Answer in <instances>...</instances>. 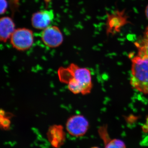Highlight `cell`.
<instances>
[{
  "label": "cell",
  "instance_id": "6da1fadb",
  "mask_svg": "<svg viewBox=\"0 0 148 148\" xmlns=\"http://www.w3.org/2000/svg\"><path fill=\"white\" fill-rule=\"evenodd\" d=\"M59 81L68 85L69 90L75 94L87 95L92 87L90 70L72 63L67 67H61L57 72Z\"/></svg>",
  "mask_w": 148,
  "mask_h": 148
},
{
  "label": "cell",
  "instance_id": "7a4b0ae2",
  "mask_svg": "<svg viewBox=\"0 0 148 148\" xmlns=\"http://www.w3.org/2000/svg\"><path fill=\"white\" fill-rule=\"evenodd\" d=\"M130 83L133 88L148 95V57L138 55L132 58Z\"/></svg>",
  "mask_w": 148,
  "mask_h": 148
},
{
  "label": "cell",
  "instance_id": "3957f363",
  "mask_svg": "<svg viewBox=\"0 0 148 148\" xmlns=\"http://www.w3.org/2000/svg\"><path fill=\"white\" fill-rule=\"evenodd\" d=\"M12 45L16 50L24 51L31 48L34 42L33 32L27 28L15 29L10 38Z\"/></svg>",
  "mask_w": 148,
  "mask_h": 148
},
{
  "label": "cell",
  "instance_id": "277c9868",
  "mask_svg": "<svg viewBox=\"0 0 148 148\" xmlns=\"http://www.w3.org/2000/svg\"><path fill=\"white\" fill-rule=\"evenodd\" d=\"M66 129L70 135L81 137L87 132L89 128L88 121L82 115L72 116L66 121Z\"/></svg>",
  "mask_w": 148,
  "mask_h": 148
},
{
  "label": "cell",
  "instance_id": "5b68a950",
  "mask_svg": "<svg viewBox=\"0 0 148 148\" xmlns=\"http://www.w3.org/2000/svg\"><path fill=\"white\" fill-rule=\"evenodd\" d=\"M41 38L43 43L48 47L56 48L64 41V36L60 29L56 26H49L42 30Z\"/></svg>",
  "mask_w": 148,
  "mask_h": 148
},
{
  "label": "cell",
  "instance_id": "8992f818",
  "mask_svg": "<svg viewBox=\"0 0 148 148\" xmlns=\"http://www.w3.org/2000/svg\"><path fill=\"white\" fill-rule=\"evenodd\" d=\"M54 17L52 10H45L33 14L31 18L32 27L38 30H44L50 26Z\"/></svg>",
  "mask_w": 148,
  "mask_h": 148
},
{
  "label": "cell",
  "instance_id": "52a82bcc",
  "mask_svg": "<svg viewBox=\"0 0 148 148\" xmlns=\"http://www.w3.org/2000/svg\"><path fill=\"white\" fill-rule=\"evenodd\" d=\"M47 136L50 145L54 148L61 147L66 141V132L61 125H53L50 126L48 130Z\"/></svg>",
  "mask_w": 148,
  "mask_h": 148
},
{
  "label": "cell",
  "instance_id": "ba28073f",
  "mask_svg": "<svg viewBox=\"0 0 148 148\" xmlns=\"http://www.w3.org/2000/svg\"><path fill=\"white\" fill-rule=\"evenodd\" d=\"M15 24L13 19L8 16H5L0 19V40L6 42L10 38L15 30Z\"/></svg>",
  "mask_w": 148,
  "mask_h": 148
},
{
  "label": "cell",
  "instance_id": "9c48e42d",
  "mask_svg": "<svg viewBox=\"0 0 148 148\" xmlns=\"http://www.w3.org/2000/svg\"><path fill=\"white\" fill-rule=\"evenodd\" d=\"M99 135L105 143V148H126L124 142L119 139H111L106 125L99 128Z\"/></svg>",
  "mask_w": 148,
  "mask_h": 148
},
{
  "label": "cell",
  "instance_id": "30bf717a",
  "mask_svg": "<svg viewBox=\"0 0 148 148\" xmlns=\"http://www.w3.org/2000/svg\"><path fill=\"white\" fill-rule=\"evenodd\" d=\"M135 45L138 49V55L148 57V27L146 29L141 41L136 43Z\"/></svg>",
  "mask_w": 148,
  "mask_h": 148
},
{
  "label": "cell",
  "instance_id": "8fae6325",
  "mask_svg": "<svg viewBox=\"0 0 148 148\" xmlns=\"http://www.w3.org/2000/svg\"><path fill=\"white\" fill-rule=\"evenodd\" d=\"M4 111L1 110V126L5 130H8L10 128L11 121L10 118L6 116Z\"/></svg>",
  "mask_w": 148,
  "mask_h": 148
},
{
  "label": "cell",
  "instance_id": "7c38bea8",
  "mask_svg": "<svg viewBox=\"0 0 148 148\" xmlns=\"http://www.w3.org/2000/svg\"><path fill=\"white\" fill-rule=\"evenodd\" d=\"M1 3V14H3L6 11L8 8V2L7 0H0Z\"/></svg>",
  "mask_w": 148,
  "mask_h": 148
},
{
  "label": "cell",
  "instance_id": "4fadbf2b",
  "mask_svg": "<svg viewBox=\"0 0 148 148\" xmlns=\"http://www.w3.org/2000/svg\"><path fill=\"white\" fill-rule=\"evenodd\" d=\"M142 129L144 132L148 133V116L146 119L145 123L142 126Z\"/></svg>",
  "mask_w": 148,
  "mask_h": 148
},
{
  "label": "cell",
  "instance_id": "5bb4252c",
  "mask_svg": "<svg viewBox=\"0 0 148 148\" xmlns=\"http://www.w3.org/2000/svg\"><path fill=\"white\" fill-rule=\"evenodd\" d=\"M145 13L146 16H147V18L148 19V5L147 6V8H146Z\"/></svg>",
  "mask_w": 148,
  "mask_h": 148
},
{
  "label": "cell",
  "instance_id": "9a60e30c",
  "mask_svg": "<svg viewBox=\"0 0 148 148\" xmlns=\"http://www.w3.org/2000/svg\"><path fill=\"white\" fill-rule=\"evenodd\" d=\"M91 148H100L98 147H91Z\"/></svg>",
  "mask_w": 148,
  "mask_h": 148
}]
</instances>
